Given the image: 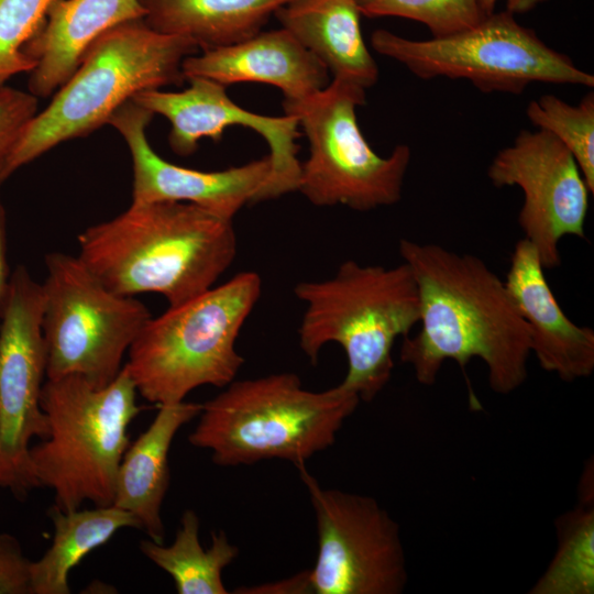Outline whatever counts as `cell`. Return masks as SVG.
I'll return each instance as SVG.
<instances>
[{
  "label": "cell",
  "mask_w": 594,
  "mask_h": 594,
  "mask_svg": "<svg viewBox=\"0 0 594 594\" xmlns=\"http://www.w3.org/2000/svg\"><path fill=\"white\" fill-rule=\"evenodd\" d=\"M483 12L487 15L494 12V8L499 0H479ZM506 10L516 13H526L535 9L546 0H504Z\"/></svg>",
  "instance_id": "cell-32"
},
{
  "label": "cell",
  "mask_w": 594,
  "mask_h": 594,
  "mask_svg": "<svg viewBox=\"0 0 594 594\" xmlns=\"http://www.w3.org/2000/svg\"><path fill=\"white\" fill-rule=\"evenodd\" d=\"M43 288L19 265L0 299V487L23 501L38 487L30 440L48 435L40 406L46 375L42 332Z\"/></svg>",
  "instance_id": "cell-12"
},
{
  "label": "cell",
  "mask_w": 594,
  "mask_h": 594,
  "mask_svg": "<svg viewBox=\"0 0 594 594\" xmlns=\"http://www.w3.org/2000/svg\"><path fill=\"white\" fill-rule=\"evenodd\" d=\"M37 97L8 86L0 87V185L8 160L25 127L37 113Z\"/></svg>",
  "instance_id": "cell-28"
},
{
  "label": "cell",
  "mask_w": 594,
  "mask_h": 594,
  "mask_svg": "<svg viewBox=\"0 0 594 594\" xmlns=\"http://www.w3.org/2000/svg\"><path fill=\"white\" fill-rule=\"evenodd\" d=\"M365 91L332 79L307 98L283 101L285 114L296 117L309 143L297 191L315 206L369 211L402 198L410 148L399 144L387 157L373 151L356 119V108L366 101Z\"/></svg>",
  "instance_id": "cell-9"
},
{
  "label": "cell",
  "mask_w": 594,
  "mask_h": 594,
  "mask_svg": "<svg viewBox=\"0 0 594 594\" xmlns=\"http://www.w3.org/2000/svg\"><path fill=\"white\" fill-rule=\"evenodd\" d=\"M197 51L193 41L156 32L143 19L102 33L50 105L25 127L8 160L4 180L56 145L108 124L138 92L182 84L183 62Z\"/></svg>",
  "instance_id": "cell-5"
},
{
  "label": "cell",
  "mask_w": 594,
  "mask_h": 594,
  "mask_svg": "<svg viewBox=\"0 0 594 594\" xmlns=\"http://www.w3.org/2000/svg\"><path fill=\"white\" fill-rule=\"evenodd\" d=\"M294 292L306 305L298 328L302 352L316 364L327 343L340 344L348 361L341 384L360 400H373L391 380L395 341L419 322V296L408 265L348 260L331 278L298 283Z\"/></svg>",
  "instance_id": "cell-4"
},
{
  "label": "cell",
  "mask_w": 594,
  "mask_h": 594,
  "mask_svg": "<svg viewBox=\"0 0 594 594\" xmlns=\"http://www.w3.org/2000/svg\"><path fill=\"white\" fill-rule=\"evenodd\" d=\"M30 563L18 539L0 532V594H30Z\"/></svg>",
  "instance_id": "cell-29"
},
{
  "label": "cell",
  "mask_w": 594,
  "mask_h": 594,
  "mask_svg": "<svg viewBox=\"0 0 594 594\" xmlns=\"http://www.w3.org/2000/svg\"><path fill=\"white\" fill-rule=\"evenodd\" d=\"M505 285L530 330L531 353L540 366L572 382L594 371V331L563 312L536 249L524 238L512 253Z\"/></svg>",
  "instance_id": "cell-16"
},
{
  "label": "cell",
  "mask_w": 594,
  "mask_h": 594,
  "mask_svg": "<svg viewBox=\"0 0 594 594\" xmlns=\"http://www.w3.org/2000/svg\"><path fill=\"white\" fill-rule=\"evenodd\" d=\"M274 15L337 80L365 90L378 79V67L361 30L358 0H290Z\"/></svg>",
  "instance_id": "cell-20"
},
{
  "label": "cell",
  "mask_w": 594,
  "mask_h": 594,
  "mask_svg": "<svg viewBox=\"0 0 594 594\" xmlns=\"http://www.w3.org/2000/svg\"><path fill=\"white\" fill-rule=\"evenodd\" d=\"M314 508L318 554L315 594H399L408 574L399 526L371 496L323 488L297 468Z\"/></svg>",
  "instance_id": "cell-11"
},
{
  "label": "cell",
  "mask_w": 594,
  "mask_h": 594,
  "mask_svg": "<svg viewBox=\"0 0 594 594\" xmlns=\"http://www.w3.org/2000/svg\"><path fill=\"white\" fill-rule=\"evenodd\" d=\"M360 402L341 383L308 391L294 373L234 380L202 404L188 441L209 450L220 466L279 459L299 468L334 443Z\"/></svg>",
  "instance_id": "cell-3"
},
{
  "label": "cell",
  "mask_w": 594,
  "mask_h": 594,
  "mask_svg": "<svg viewBox=\"0 0 594 594\" xmlns=\"http://www.w3.org/2000/svg\"><path fill=\"white\" fill-rule=\"evenodd\" d=\"M487 176L496 187L522 190L518 224L544 270L561 264L562 238H585L592 193L570 151L552 134L521 130L512 145L494 156Z\"/></svg>",
  "instance_id": "cell-13"
},
{
  "label": "cell",
  "mask_w": 594,
  "mask_h": 594,
  "mask_svg": "<svg viewBox=\"0 0 594 594\" xmlns=\"http://www.w3.org/2000/svg\"><path fill=\"white\" fill-rule=\"evenodd\" d=\"M234 593H262V594H309L312 593L309 570L300 572L289 579L265 583L263 585L243 587Z\"/></svg>",
  "instance_id": "cell-30"
},
{
  "label": "cell",
  "mask_w": 594,
  "mask_h": 594,
  "mask_svg": "<svg viewBox=\"0 0 594 594\" xmlns=\"http://www.w3.org/2000/svg\"><path fill=\"white\" fill-rule=\"evenodd\" d=\"M358 4L367 18L397 16L425 24L432 37L461 32L486 16L479 0H358Z\"/></svg>",
  "instance_id": "cell-26"
},
{
  "label": "cell",
  "mask_w": 594,
  "mask_h": 594,
  "mask_svg": "<svg viewBox=\"0 0 594 594\" xmlns=\"http://www.w3.org/2000/svg\"><path fill=\"white\" fill-rule=\"evenodd\" d=\"M143 16L139 0H55L23 46V53L34 63L29 92L37 98L53 95L102 33Z\"/></svg>",
  "instance_id": "cell-18"
},
{
  "label": "cell",
  "mask_w": 594,
  "mask_h": 594,
  "mask_svg": "<svg viewBox=\"0 0 594 594\" xmlns=\"http://www.w3.org/2000/svg\"><path fill=\"white\" fill-rule=\"evenodd\" d=\"M153 116L130 100L108 121L122 135L131 154L132 202H188L232 221L245 205L270 200L273 164L268 155L215 172L175 165L148 143L146 129Z\"/></svg>",
  "instance_id": "cell-15"
},
{
  "label": "cell",
  "mask_w": 594,
  "mask_h": 594,
  "mask_svg": "<svg viewBox=\"0 0 594 594\" xmlns=\"http://www.w3.org/2000/svg\"><path fill=\"white\" fill-rule=\"evenodd\" d=\"M42 332L46 376L79 375L105 387L120 373L122 359L152 318L134 296L108 289L78 256H45Z\"/></svg>",
  "instance_id": "cell-10"
},
{
  "label": "cell",
  "mask_w": 594,
  "mask_h": 594,
  "mask_svg": "<svg viewBox=\"0 0 594 594\" xmlns=\"http://www.w3.org/2000/svg\"><path fill=\"white\" fill-rule=\"evenodd\" d=\"M87 268L123 296L156 293L169 307L210 289L237 255L231 220L179 201L132 202L78 235Z\"/></svg>",
  "instance_id": "cell-2"
},
{
  "label": "cell",
  "mask_w": 594,
  "mask_h": 594,
  "mask_svg": "<svg viewBox=\"0 0 594 594\" xmlns=\"http://www.w3.org/2000/svg\"><path fill=\"white\" fill-rule=\"evenodd\" d=\"M415 279L420 330L403 338L399 359L430 386L448 360L464 371L473 358L488 371L490 387L509 394L527 378L530 330L505 282L480 257L435 243L399 242Z\"/></svg>",
  "instance_id": "cell-1"
},
{
  "label": "cell",
  "mask_w": 594,
  "mask_h": 594,
  "mask_svg": "<svg viewBox=\"0 0 594 594\" xmlns=\"http://www.w3.org/2000/svg\"><path fill=\"white\" fill-rule=\"evenodd\" d=\"M202 404L158 405V413L127 448L117 475L114 506L130 512L151 540L164 543L161 508L169 485L168 452L178 430L199 416Z\"/></svg>",
  "instance_id": "cell-19"
},
{
  "label": "cell",
  "mask_w": 594,
  "mask_h": 594,
  "mask_svg": "<svg viewBox=\"0 0 594 594\" xmlns=\"http://www.w3.org/2000/svg\"><path fill=\"white\" fill-rule=\"evenodd\" d=\"M189 87L179 92L151 89L138 92L132 101L166 118L170 123L168 142L180 156L191 155L198 142L208 138L220 141L226 128L241 125L255 131L268 145L273 164L270 200L297 191L301 163L296 140L301 135L296 117H270L237 105L227 87L205 77H189Z\"/></svg>",
  "instance_id": "cell-14"
},
{
  "label": "cell",
  "mask_w": 594,
  "mask_h": 594,
  "mask_svg": "<svg viewBox=\"0 0 594 594\" xmlns=\"http://www.w3.org/2000/svg\"><path fill=\"white\" fill-rule=\"evenodd\" d=\"M185 78L205 77L226 87L260 82L282 90L284 101H298L327 87V67L284 28L186 57Z\"/></svg>",
  "instance_id": "cell-17"
},
{
  "label": "cell",
  "mask_w": 594,
  "mask_h": 594,
  "mask_svg": "<svg viewBox=\"0 0 594 594\" xmlns=\"http://www.w3.org/2000/svg\"><path fill=\"white\" fill-rule=\"evenodd\" d=\"M125 366L105 387H94L79 375L47 378L40 406L48 435L30 447L40 486L54 491V506L75 510L82 502L113 504L122 457L130 444L128 427L142 407Z\"/></svg>",
  "instance_id": "cell-6"
},
{
  "label": "cell",
  "mask_w": 594,
  "mask_h": 594,
  "mask_svg": "<svg viewBox=\"0 0 594 594\" xmlns=\"http://www.w3.org/2000/svg\"><path fill=\"white\" fill-rule=\"evenodd\" d=\"M53 542L30 563V594H69L68 575L89 552L123 528L141 529L133 514L114 505L63 512L52 506Z\"/></svg>",
  "instance_id": "cell-22"
},
{
  "label": "cell",
  "mask_w": 594,
  "mask_h": 594,
  "mask_svg": "<svg viewBox=\"0 0 594 594\" xmlns=\"http://www.w3.org/2000/svg\"><path fill=\"white\" fill-rule=\"evenodd\" d=\"M10 278L7 261L6 215L0 200V299L2 298Z\"/></svg>",
  "instance_id": "cell-31"
},
{
  "label": "cell",
  "mask_w": 594,
  "mask_h": 594,
  "mask_svg": "<svg viewBox=\"0 0 594 594\" xmlns=\"http://www.w3.org/2000/svg\"><path fill=\"white\" fill-rule=\"evenodd\" d=\"M261 290L256 273L241 272L152 317L124 365L138 393L150 403L176 404L197 387L233 382L244 363L235 342Z\"/></svg>",
  "instance_id": "cell-7"
},
{
  "label": "cell",
  "mask_w": 594,
  "mask_h": 594,
  "mask_svg": "<svg viewBox=\"0 0 594 594\" xmlns=\"http://www.w3.org/2000/svg\"><path fill=\"white\" fill-rule=\"evenodd\" d=\"M371 45L421 79H466L482 92L520 95L534 82L594 86V76L548 46L509 11L492 12L461 32L410 40L377 29Z\"/></svg>",
  "instance_id": "cell-8"
},
{
  "label": "cell",
  "mask_w": 594,
  "mask_h": 594,
  "mask_svg": "<svg viewBox=\"0 0 594 594\" xmlns=\"http://www.w3.org/2000/svg\"><path fill=\"white\" fill-rule=\"evenodd\" d=\"M528 120L558 139L574 157L590 191H594V94L576 106L553 95H543L526 108Z\"/></svg>",
  "instance_id": "cell-25"
},
{
  "label": "cell",
  "mask_w": 594,
  "mask_h": 594,
  "mask_svg": "<svg viewBox=\"0 0 594 594\" xmlns=\"http://www.w3.org/2000/svg\"><path fill=\"white\" fill-rule=\"evenodd\" d=\"M290 0H139L144 22L162 34L186 37L201 51L244 41Z\"/></svg>",
  "instance_id": "cell-21"
},
{
  "label": "cell",
  "mask_w": 594,
  "mask_h": 594,
  "mask_svg": "<svg viewBox=\"0 0 594 594\" xmlns=\"http://www.w3.org/2000/svg\"><path fill=\"white\" fill-rule=\"evenodd\" d=\"M140 550L172 576L178 594H228L222 571L239 554V548L223 530L213 531L211 546L204 549L199 541V518L191 509L183 513L172 544L142 540Z\"/></svg>",
  "instance_id": "cell-23"
},
{
  "label": "cell",
  "mask_w": 594,
  "mask_h": 594,
  "mask_svg": "<svg viewBox=\"0 0 594 594\" xmlns=\"http://www.w3.org/2000/svg\"><path fill=\"white\" fill-rule=\"evenodd\" d=\"M55 0H0V87L34 63L23 46L37 30Z\"/></svg>",
  "instance_id": "cell-27"
},
{
  "label": "cell",
  "mask_w": 594,
  "mask_h": 594,
  "mask_svg": "<svg viewBox=\"0 0 594 594\" xmlns=\"http://www.w3.org/2000/svg\"><path fill=\"white\" fill-rule=\"evenodd\" d=\"M559 544L531 594H593L594 509L583 501L558 520Z\"/></svg>",
  "instance_id": "cell-24"
}]
</instances>
